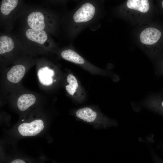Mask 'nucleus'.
Returning a JSON list of instances; mask_svg holds the SVG:
<instances>
[{"label":"nucleus","instance_id":"dca6fc26","mask_svg":"<svg viewBox=\"0 0 163 163\" xmlns=\"http://www.w3.org/2000/svg\"><path fill=\"white\" fill-rule=\"evenodd\" d=\"M159 66L161 70L163 71V60L160 62L159 64Z\"/></svg>","mask_w":163,"mask_h":163},{"label":"nucleus","instance_id":"f3484780","mask_svg":"<svg viewBox=\"0 0 163 163\" xmlns=\"http://www.w3.org/2000/svg\"><path fill=\"white\" fill-rule=\"evenodd\" d=\"M161 6H162V8L163 9V0H162V2H161Z\"/></svg>","mask_w":163,"mask_h":163},{"label":"nucleus","instance_id":"f8f14e48","mask_svg":"<svg viewBox=\"0 0 163 163\" xmlns=\"http://www.w3.org/2000/svg\"><path fill=\"white\" fill-rule=\"evenodd\" d=\"M14 47V43L9 37L4 35L0 37V54H3L11 51Z\"/></svg>","mask_w":163,"mask_h":163},{"label":"nucleus","instance_id":"f03ea898","mask_svg":"<svg viewBox=\"0 0 163 163\" xmlns=\"http://www.w3.org/2000/svg\"><path fill=\"white\" fill-rule=\"evenodd\" d=\"M74 116L96 128L104 127L107 124L105 116L99 112L88 107L79 108L74 113Z\"/></svg>","mask_w":163,"mask_h":163},{"label":"nucleus","instance_id":"ddd939ff","mask_svg":"<svg viewBox=\"0 0 163 163\" xmlns=\"http://www.w3.org/2000/svg\"><path fill=\"white\" fill-rule=\"evenodd\" d=\"M18 0H2L0 10L3 14L7 15L17 6Z\"/></svg>","mask_w":163,"mask_h":163},{"label":"nucleus","instance_id":"1a4fd4ad","mask_svg":"<svg viewBox=\"0 0 163 163\" xmlns=\"http://www.w3.org/2000/svg\"><path fill=\"white\" fill-rule=\"evenodd\" d=\"M54 75L53 70L46 66L40 68L37 72L39 81L44 85H49L52 84V77Z\"/></svg>","mask_w":163,"mask_h":163},{"label":"nucleus","instance_id":"423d86ee","mask_svg":"<svg viewBox=\"0 0 163 163\" xmlns=\"http://www.w3.org/2000/svg\"><path fill=\"white\" fill-rule=\"evenodd\" d=\"M25 72V68L23 65H15L8 72L7 78L12 83H17L20 82L24 76Z\"/></svg>","mask_w":163,"mask_h":163},{"label":"nucleus","instance_id":"a211bd4d","mask_svg":"<svg viewBox=\"0 0 163 163\" xmlns=\"http://www.w3.org/2000/svg\"><path fill=\"white\" fill-rule=\"evenodd\" d=\"M161 104L162 106L163 107V101L162 102Z\"/></svg>","mask_w":163,"mask_h":163},{"label":"nucleus","instance_id":"4468645a","mask_svg":"<svg viewBox=\"0 0 163 163\" xmlns=\"http://www.w3.org/2000/svg\"><path fill=\"white\" fill-rule=\"evenodd\" d=\"M67 81L69 84L66 86V90L70 95L73 96L78 87L77 80L73 75L69 74L67 77Z\"/></svg>","mask_w":163,"mask_h":163},{"label":"nucleus","instance_id":"2eb2a0df","mask_svg":"<svg viewBox=\"0 0 163 163\" xmlns=\"http://www.w3.org/2000/svg\"><path fill=\"white\" fill-rule=\"evenodd\" d=\"M25 162L24 160L20 159H15L11 162V163H25Z\"/></svg>","mask_w":163,"mask_h":163},{"label":"nucleus","instance_id":"6e6552de","mask_svg":"<svg viewBox=\"0 0 163 163\" xmlns=\"http://www.w3.org/2000/svg\"><path fill=\"white\" fill-rule=\"evenodd\" d=\"M26 35L29 40L40 44L44 43L47 39L46 33L43 30L30 28L26 31Z\"/></svg>","mask_w":163,"mask_h":163},{"label":"nucleus","instance_id":"7ed1b4c3","mask_svg":"<svg viewBox=\"0 0 163 163\" xmlns=\"http://www.w3.org/2000/svg\"><path fill=\"white\" fill-rule=\"evenodd\" d=\"M44 123L41 120L38 119L29 123H24L18 127V131L23 136H36L44 129Z\"/></svg>","mask_w":163,"mask_h":163},{"label":"nucleus","instance_id":"9b49d317","mask_svg":"<svg viewBox=\"0 0 163 163\" xmlns=\"http://www.w3.org/2000/svg\"><path fill=\"white\" fill-rule=\"evenodd\" d=\"M61 56L64 59L74 63L82 64L85 62L82 57L74 50L71 49L62 51Z\"/></svg>","mask_w":163,"mask_h":163},{"label":"nucleus","instance_id":"f257e3e1","mask_svg":"<svg viewBox=\"0 0 163 163\" xmlns=\"http://www.w3.org/2000/svg\"><path fill=\"white\" fill-rule=\"evenodd\" d=\"M102 13L97 6L91 2H86L70 13L69 31L71 38L75 39L87 28L93 31L100 26V20Z\"/></svg>","mask_w":163,"mask_h":163},{"label":"nucleus","instance_id":"39448f33","mask_svg":"<svg viewBox=\"0 0 163 163\" xmlns=\"http://www.w3.org/2000/svg\"><path fill=\"white\" fill-rule=\"evenodd\" d=\"M27 24L31 28L43 30L45 27L43 14L39 11H34L30 14L27 18Z\"/></svg>","mask_w":163,"mask_h":163},{"label":"nucleus","instance_id":"0eeeda50","mask_svg":"<svg viewBox=\"0 0 163 163\" xmlns=\"http://www.w3.org/2000/svg\"><path fill=\"white\" fill-rule=\"evenodd\" d=\"M126 5L130 9L142 13L147 12L150 8L148 0H127Z\"/></svg>","mask_w":163,"mask_h":163},{"label":"nucleus","instance_id":"9d476101","mask_svg":"<svg viewBox=\"0 0 163 163\" xmlns=\"http://www.w3.org/2000/svg\"><path fill=\"white\" fill-rule=\"evenodd\" d=\"M35 96L33 94H27L21 95L17 101V106L21 111L27 110L30 106L34 104L36 101Z\"/></svg>","mask_w":163,"mask_h":163},{"label":"nucleus","instance_id":"20e7f679","mask_svg":"<svg viewBox=\"0 0 163 163\" xmlns=\"http://www.w3.org/2000/svg\"><path fill=\"white\" fill-rule=\"evenodd\" d=\"M161 35V31L154 27H148L143 30L140 35L141 43L147 46H153L157 43Z\"/></svg>","mask_w":163,"mask_h":163}]
</instances>
